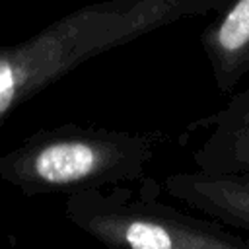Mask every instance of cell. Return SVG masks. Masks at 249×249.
<instances>
[{"label":"cell","mask_w":249,"mask_h":249,"mask_svg":"<svg viewBox=\"0 0 249 249\" xmlns=\"http://www.w3.org/2000/svg\"><path fill=\"white\" fill-rule=\"evenodd\" d=\"M210 0H101L0 47V128L27 99L84 62L150 31L208 14Z\"/></svg>","instance_id":"obj_1"},{"label":"cell","mask_w":249,"mask_h":249,"mask_svg":"<svg viewBox=\"0 0 249 249\" xmlns=\"http://www.w3.org/2000/svg\"><path fill=\"white\" fill-rule=\"evenodd\" d=\"M163 142L161 132L64 123L41 128L2 154L0 179L29 196L134 183Z\"/></svg>","instance_id":"obj_2"},{"label":"cell","mask_w":249,"mask_h":249,"mask_svg":"<svg viewBox=\"0 0 249 249\" xmlns=\"http://www.w3.org/2000/svg\"><path fill=\"white\" fill-rule=\"evenodd\" d=\"M163 185L140 179L134 193L128 183L84 189L66 195V218L107 247L121 249H249V239L230 226L191 216L158 198Z\"/></svg>","instance_id":"obj_3"},{"label":"cell","mask_w":249,"mask_h":249,"mask_svg":"<svg viewBox=\"0 0 249 249\" xmlns=\"http://www.w3.org/2000/svg\"><path fill=\"white\" fill-rule=\"evenodd\" d=\"M163 191L204 216L249 231V171H175L163 177Z\"/></svg>","instance_id":"obj_4"},{"label":"cell","mask_w":249,"mask_h":249,"mask_svg":"<svg viewBox=\"0 0 249 249\" xmlns=\"http://www.w3.org/2000/svg\"><path fill=\"white\" fill-rule=\"evenodd\" d=\"M206 128L208 134L193 152L198 169L218 173L249 171V88L233 93L216 113L193 123L187 130Z\"/></svg>","instance_id":"obj_5"},{"label":"cell","mask_w":249,"mask_h":249,"mask_svg":"<svg viewBox=\"0 0 249 249\" xmlns=\"http://www.w3.org/2000/svg\"><path fill=\"white\" fill-rule=\"evenodd\" d=\"M200 45L220 93H231L249 74V0H230L202 29Z\"/></svg>","instance_id":"obj_6"}]
</instances>
